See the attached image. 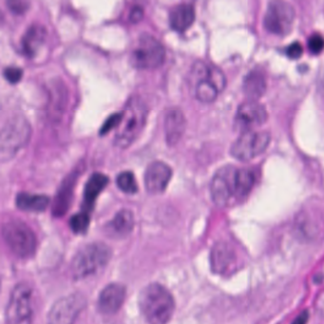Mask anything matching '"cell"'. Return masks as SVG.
Segmentation results:
<instances>
[{
	"label": "cell",
	"mask_w": 324,
	"mask_h": 324,
	"mask_svg": "<svg viewBox=\"0 0 324 324\" xmlns=\"http://www.w3.org/2000/svg\"><path fill=\"white\" fill-rule=\"evenodd\" d=\"M139 306L149 324L167 323L175 309L171 294L159 283H150L141 291Z\"/></svg>",
	"instance_id": "cell-1"
},
{
	"label": "cell",
	"mask_w": 324,
	"mask_h": 324,
	"mask_svg": "<svg viewBox=\"0 0 324 324\" xmlns=\"http://www.w3.org/2000/svg\"><path fill=\"white\" fill-rule=\"evenodd\" d=\"M146 108L138 98H130L123 111V118L116 129L115 144L121 148L130 146L146 125Z\"/></svg>",
	"instance_id": "cell-2"
},
{
	"label": "cell",
	"mask_w": 324,
	"mask_h": 324,
	"mask_svg": "<svg viewBox=\"0 0 324 324\" xmlns=\"http://www.w3.org/2000/svg\"><path fill=\"white\" fill-rule=\"evenodd\" d=\"M111 256L109 248L103 243H90L81 248L74 256L70 272L75 279H84L98 272Z\"/></svg>",
	"instance_id": "cell-3"
},
{
	"label": "cell",
	"mask_w": 324,
	"mask_h": 324,
	"mask_svg": "<svg viewBox=\"0 0 324 324\" xmlns=\"http://www.w3.org/2000/svg\"><path fill=\"white\" fill-rule=\"evenodd\" d=\"M31 131V126L23 116H13L7 120L0 134V158L2 162L13 158L26 146Z\"/></svg>",
	"instance_id": "cell-4"
},
{
	"label": "cell",
	"mask_w": 324,
	"mask_h": 324,
	"mask_svg": "<svg viewBox=\"0 0 324 324\" xmlns=\"http://www.w3.org/2000/svg\"><path fill=\"white\" fill-rule=\"evenodd\" d=\"M165 49L158 39L149 33H143L137 39L130 52L129 62L136 69L151 70L164 63Z\"/></svg>",
	"instance_id": "cell-5"
},
{
	"label": "cell",
	"mask_w": 324,
	"mask_h": 324,
	"mask_svg": "<svg viewBox=\"0 0 324 324\" xmlns=\"http://www.w3.org/2000/svg\"><path fill=\"white\" fill-rule=\"evenodd\" d=\"M6 324H32L33 292L27 283L14 286L6 308Z\"/></svg>",
	"instance_id": "cell-6"
},
{
	"label": "cell",
	"mask_w": 324,
	"mask_h": 324,
	"mask_svg": "<svg viewBox=\"0 0 324 324\" xmlns=\"http://www.w3.org/2000/svg\"><path fill=\"white\" fill-rule=\"evenodd\" d=\"M3 238L13 254L20 258H29L36 250V237L26 223L11 221L3 226Z\"/></svg>",
	"instance_id": "cell-7"
},
{
	"label": "cell",
	"mask_w": 324,
	"mask_h": 324,
	"mask_svg": "<svg viewBox=\"0 0 324 324\" xmlns=\"http://www.w3.org/2000/svg\"><path fill=\"white\" fill-rule=\"evenodd\" d=\"M270 134L267 131L246 130L238 137L231 146V155L240 161H249L261 155L270 144Z\"/></svg>",
	"instance_id": "cell-8"
},
{
	"label": "cell",
	"mask_w": 324,
	"mask_h": 324,
	"mask_svg": "<svg viewBox=\"0 0 324 324\" xmlns=\"http://www.w3.org/2000/svg\"><path fill=\"white\" fill-rule=\"evenodd\" d=\"M296 12L294 7L284 1L268 3L263 17V25L267 31L276 35H286L292 30Z\"/></svg>",
	"instance_id": "cell-9"
},
{
	"label": "cell",
	"mask_w": 324,
	"mask_h": 324,
	"mask_svg": "<svg viewBox=\"0 0 324 324\" xmlns=\"http://www.w3.org/2000/svg\"><path fill=\"white\" fill-rule=\"evenodd\" d=\"M85 300L79 295H70L58 299L51 307L48 317L49 324H73L82 311Z\"/></svg>",
	"instance_id": "cell-10"
},
{
	"label": "cell",
	"mask_w": 324,
	"mask_h": 324,
	"mask_svg": "<svg viewBox=\"0 0 324 324\" xmlns=\"http://www.w3.org/2000/svg\"><path fill=\"white\" fill-rule=\"evenodd\" d=\"M234 166H223L216 172L210 184V193L213 202L218 206H226L234 195L233 174Z\"/></svg>",
	"instance_id": "cell-11"
},
{
	"label": "cell",
	"mask_w": 324,
	"mask_h": 324,
	"mask_svg": "<svg viewBox=\"0 0 324 324\" xmlns=\"http://www.w3.org/2000/svg\"><path fill=\"white\" fill-rule=\"evenodd\" d=\"M268 118L266 108L256 100L243 102L238 108L236 113L235 124L237 127L246 130H254L266 122Z\"/></svg>",
	"instance_id": "cell-12"
},
{
	"label": "cell",
	"mask_w": 324,
	"mask_h": 324,
	"mask_svg": "<svg viewBox=\"0 0 324 324\" xmlns=\"http://www.w3.org/2000/svg\"><path fill=\"white\" fill-rule=\"evenodd\" d=\"M172 176L171 167L165 162L153 161L147 165L144 175L146 190L150 194L164 192Z\"/></svg>",
	"instance_id": "cell-13"
},
{
	"label": "cell",
	"mask_w": 324,
	"mask_h": 324,
	"mask_svg": "<svg viewBox=\"0 0 324 324\" xmlns=\"http://www.w3.org/2000/svg\"><path fill=\"white\" fill-rule=\"evenodd\" d=\"M126 299V288L112 283L104 288L98 298V308L102 314L113 315L121 309Z\"/></svg>",
	"instance_id": "cell-14"
},
{
	"label": "cell",
	"mask_w": 324,
	"mask_h": 324,
	"mask_svg": "<svg viewBox=\"0 0 324 324\" xmlns=\"http://www.w3.org/2000/svg\"><path fill=\"white\" fill-rule=\"evenodd\" d=\"M186 126V120L183 111L178 108L167 110L165 116V140L169 146H174L182 138Z\"/></svg>",
	"instance_id": "cell-15"
},
{
	"label": "cell",
	"mask_w": 324,
	"mask_h": 324,
	"mask_svg": "<svg viewBox=\"0 0 324 324\" xmlns=\"http://www.w3.org/2000/svg\"><path fill=\"white\" fill-rule=\"evenodd\" d=\"M210 261L215 273H225L235 263L236 254L233 248L225 242L217 243L211 251Z\"/></svg>",
	"instance_id": "cell-16"
},
{
	"label": "cell",
	"mask_w": 324,
	"mask_h": 324,
	"mask_svg": "<svg viewBox=\"0 0 324 324\" xmlns=\"http://www.w3.org/2000/svg\"><path fill=\"white\" fill-rule=\"evenodd\" d=\"M195 20V9L190 3H180L172 8L169 13V24L176 32H183Z\"/></svg>",
	"instance_id": "cell-17"
},
{
	"label": "cell",
	"mask_w": 324,
	"mask_h": 324,
	"mask_svg": "<svg viewBox=\"0 0 324 324\" xmlns=\"http://www.w3.org/2000/svg\"><path fill=\"white\" fill-rule=\"evenodd\" d=\"M47 32L42 25L33 24L28 28L22 40V50L27 56L33 58L44 44Z\"/></svg>",
	"instance_id": "cell-18"
},
{
	"label": "cell",
	"mask_w": 324,
	"mask_h": 324,
	"mask_svg": "<svg viewBox=\"0 0 324 324\" xmlns=\"http://www.w3.org/2000/svg\"><path fill=\"white\" fill-rule=\"evenodd\" d=\"M77 176V173L70 174L60 185L52 207V213L55 216H62L70 207Z\"/></svg>",
	"instance_id": "cell-19"
},
{
	"label": "cell",
	"mask_w": 324,
	"mask_h": 324,
	"mask_svg": "<svg viewBox=\"0 0 324 324\" xmlns=\"http://www.w3.org/2000/svg\"><path fill=\"white\" fill-rule=\"evenodd\" d=\"M108 184V176L101 172H96L89 177L84 188V204L86 209L92 208L96 199Z\"/></svg>",
	"instance_id": "cell-20"
},
{
	"label": "cell",
	"mask_w": 324,
	"mask_h": 324,
	"mask_svg": "<svg viewBox=\"0 0 324 324\" xmlns=\"http://www.w3.org/2000/svg\"><path fill=\"white\" fill-rule=\"evenodd\" d=\"M255 184L254 172L248 168H235L233 174V188L235 198H244L252 190Z\"/></svg>",
	"instance_id": "cell-21"
},
{
	"label": "cell",
	"mask_w": 324,
	"mask_h": 324,
	"mask_svg": "<svg viewBox=\"0 0 324 324\" xmlns=\"http://www.w3.org/2000/svg\"><path fill=\"white\" fill-rule=\"evenodd\" d=\"M50 203V198L41 194L21 192L16 196L17 207L29 212H42Z\"/></svg>",
	"instance_id": "cell-22"
},
{
	"label": "cell",
	"mask_w": 324,
	"mask_h": 324,
	"mask_svg": "<svg viewBox=\"0 0 324 324\" xmlns=\"http://www.w3.org/2000/svg\"><path fill=\"white\" fill-rule=\"evenodd\" d=\"M266 89L265 78L259 71H251L248 73L243 81V91L249 100H256L260 98Z\"/></svg>",
	"instance_id": "cell-23"
},
{
	"label": "cell",
	"mask_w": 324,
	"mask_h": 324,
	"mask_svg": "<svg viewBox=\"0 0 324 324\" xmlns=\"http://www.w3.org/2000/svg\"><path fill=\"white\" fill-rule=\"evenodd\" d=\"M134 225V217L130 210L119 211L112 222L109 224L111 231L115 235L124 236L128 234Z\"/></svg>",
	"instance_id": "cell-24"
},
{
	"label": "cell",
	"mask_w": 324,
	"mask_h": 324,
	"mask_svg": "<svg viewBox=\"0 0 324 324\" xmlns=\"http://www.w3.org/2000/svg\"><path fill=\"white\" fill-rule=\"evenodd\" d=\"M219 92L216 87L206 78L201 79L195 84V96L202 103L207 104L215 101Z\"/></svg>",
	"instance_id": "cell-25"
},
{
	"label": "cell",
	"mask_w": 324,
	"mask_h": 324,
	"mask_svg": "<svg viewBox=\"0 0 324 324\" xmlns=\"http://www.w3.org/2000/svg\"><path fill=\"white\" fill-rule=\"evenodd\" d=\"M116 184L120 190L127 194H134L138 191V184L136 183L134 174L129 170H125L118 174Z\"/></svg>",
	"instance_id": "cell-26"
},
{
	"label": "cell",
	"mask_w": 324,
	"mask_h": 324,
	"mask_svg": "<svg viewBox=\"0 0 324 324\" xmlns=\"http://www.w3.org/2000/svg\"><path fill=\"white\" fill-rule=\"evenodd\" d=\"M89 222H90V219L87 212L78 213L70 218V228L77 234L85 233L89 227Z\"/></svg>",
	"instance_id": "cell-27"
},
{
	"label": "cell",
	"mask_w": 324,
	"mask_h": 324,
	"mask_svg": "<svg viewBox=\"0 0 324 324\" xmlns=\"http://www.w3.org/2000/svg\"><path fill=\"white\" fill-rule=\"evenodd\" d=\"M204 78L209 80L210 82L216 87L220 92L223 91L226 87V77L224 75L223 71L215 66L209 65L207 74Z\"/></svg>",
	"instance_id": "cell-28"
},
{
	"label": "cell",
	"mask_w": 324,
	"mask_h": 324,
	"mask_svg": "<svg viewBox=\"0 0 324 324\" xmlns=\"http://www.w3.org/2000/svg\"><path fill=\"white\" fill-rule=\"evenodd\" d=\"M122 118H123V111L110 115L100 128V135L103 136L105 134H108L113 128H118L121 123Z\"/></svg>",
	"instance_id": "cell-29"
},
{
	"label": "cell",
	"mask_w": 324,
	"mask_h": 324,
	"mask_svg": "<svg viewBox=\"0 0 324 324\" xmlns=\"http://www.w3.org/2000/svg\"><path fill=\"white\" fill-rule=\"evenodd\" d=\"M308 49L314 54H318L324 50V37L319 33H314L308 39Z\"/></svg>",
	"instance_id": "cell-30"
},
{
	"label": "cell",
	"mask_w": 324,
	"mask_h": 324,
	"mask_svg": "<svg viewBox=\"0 0 324 324\" xmlns=\"http://www.w3.org/2000/svg\"><path fill=\"white\" fill-rule=\"evenodd\" d=\"M3 75L8 82L16 84L23 77V70L18 67H6L3 71Z\"/></svg>",
	"instance_id": "cell-31"
},
{
	"label": "cell",
	"mask_w": 324,
	"mask_h": 324,
	"mask_svg": "<svg viewBox=\"0 0 324 324\" xmlns=\"http://www.w3.org/2000/svg\"><path fill=\"white\" fill-rule=\"evenodd\" d=\"M7 5L13 13L21 14V13H25L28 10V8L30 6V2L21 1V0H10V1H7Z\"/></svg>",
	"instance_id": "cell-32"
},
{
	"label": "cell",
	"mask_w": 324,
	"mask_h": 324,
	"mask_svg": "<svg viewBox=\"0 0 324 324\" xmlns=\"http://www.w3.org/2000/svg\"><path fill=\"white\" fill-rule=\"evenodd\" d=\"M303 53V47L299 42H294L286 49V54L291 59H299Z\"/></svg>",
	"instance_id": "cell-33"
},
{
	"label": "cell",
	"mask_w": 324,
	"mask_h": 324,
	"mask_svg": "<svg viewBox=\"0 0 324 324\" xmlns=\"http://www.w3.org/2000/svg\"><path fill=\"white\" fill-rule=\"evenodd\" d=\"M144 16V9L141 6L132 7L129 13V21L132 23H138Z\"/></svg>",
	"instance_id": "cell-34"
},
{
	"label": "cell",
	"mask_w": 324,
	"mask_h": 324,
	"mask_svg": "<svg viewBox=\"0 0 324 324\" xmlns=\"http://www.w3.org/2000/svg\"><path fill=\"white\" fill-rule=\"evenodd\" d=\"M308 319H309V312L304 310V311L301 312L297 318H295L292 324H306Z\"/></svg>",
	"instance_id": "cell-35"
}]
</instances>
